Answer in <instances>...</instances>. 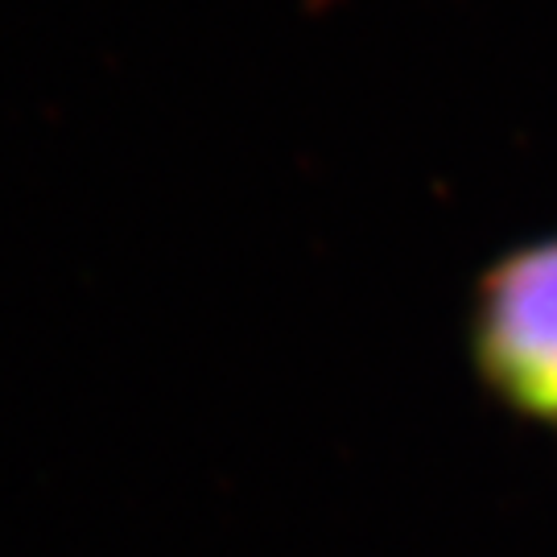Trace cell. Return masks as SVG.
<instances>
[{
    "instance_id": "1",
    "label": "cell",
    "mask_w": 557,
    "mask_h": 557,
    "mask_svg": "<svg viewBox=\"0 0 557 557\" xmlns=\"http://www.w3.org/2000/svg\"><path fill=\"white\" fill-rule=\"evenodd\" d=\"M471 351L512 413L557 425V232L504 252L479 277Z\"/></svg>"
}]
</instances>
